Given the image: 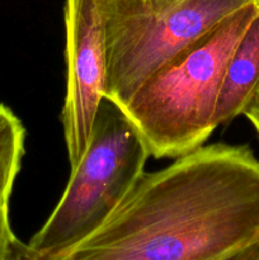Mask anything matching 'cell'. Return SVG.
Instances as JSON below:
<instances>
[{
  "instance_id": "obj_8",
  "label": "cell",
  "mask_w": 259,
  "mask_h": 260,
  "mask_svg": "<svg viewBox=\"0 0 259 260\" xmlns=\"http://www.w3.org/2000/svg\"><path fill=\"white\" fill-rule=\"evenodd\" d=\"M29 260L27 244L18 240L9 222V203L0 202V260Z\"/></svg>"
},
{
  "instance_id": "obj_6",
  "label": "cell",
  "mask_w": 259,
  "mask_h": 260,
  "mask_svg": "<svg viewBox=\"0 0 259 260\" xmlns=\"http://www.w3.org/2000/svg\"><path fill=\"white\" fill-rule=\"evenodd\" d=\"M259 84V12L241 36L226 66L215 112L217 127L243 113Z\"/></svg>"
},
{
  "instance_id": "obj_11",
  "label": "cell",
  "mask_w": 259,
  "mask_h": 260,
  "mask_svg": "<svg viewBox=\"0 0 259 260\" xmlns=\"http://www.w3.org/2000/svg\"><path fill=\"white\" fill-rule=\"evenodd\" d=\"M256 2H258V3H259V0H256Z\"/></svg>"
},
{
  "instance_id": "obj_4",
  "label": "cell",
  "mask_w": 259,
  "mask_h": 260,
  "mask_svg": "<svg viewBox=\"0 0 259 260\" xmlns=\"http://www.w3.org/2000/svg\"><path fill=\"white\" fill-rule=\"evenodd\" d=\"M104 96L123 107L144 81L239 8L255 0H102Z\"/></svg>"
},
{
  "instance_id": "obj_5",
  "label": "cell",
  "mask_w": 259,
  "mask_h": 260,
  "mask_svg": "<svg viewBox=\"0 0 259 260\" xmlns=\"http://www.w3.org/2000/svg\"><path fill=\"white\" fill-rule=\"evenodd\" d=\"M66 94L61 112L70 168L83 157L107 83L102 0H66Z\"/></svg>"
},
{
  "instance_id": "obj_2",
  "label": "cell",
  "mask_w": 259,
  "mask_h": 260,
  "mask_svg": "<svg viewBox=\"0 0 259 260\" xmlns=\"http://www.w3.org/2000/svg\"><path fill=\"white\" fill-rule=\"evenodd\" d=\"M259 12L251 2L185 46L121 107L154 157H178L217 128L215 112L226 66Z\"/></svg>"
},
{
  "instance_id": "obj_3",
  "label": "cell",
  "mask_w": 259,
  "mask_h": 260,
  "mask_svg": "<svg viewBox=\"0 0 259 260\" xmlns=\"http://www.w3.org/2000/svg\"><path fill=\"white\" fill-rule=\"evenodd\" d=\"M149 156L141 134L121 107L104 96L62 197L27 244L29 260H63L95 234L145 172Z\"/></svg>"
},
{
  "instance_id": "obj_7",
  "label": "cell",
  "mask_w": 259,
  "mask_h": 260,
  "mask_svg": "<svg viewBox=\"0 0 259 260\" xmlns=\"http://www.w3.org/2000/svg\"><path fill=\"white\" fill-rule=\"evenodd\" d=\"M25 129L20 119L0 103V202L9 203L24 156Z\"/></svg>"
},
{
  "instance_id": "obj_9",
  "label": "cell",
  "mask_w": 259,
  "mask_h": 260,
  "mask_svg": "<svg viewBox=\"0 0 259 260\" xmlns=\"http://www.w3.org/2000/svg\"><path fill=\"white\" fill-rule=\"evenodd\" d=\"M241 114L246 117V119L250 122L251 126L254 127V129H255L259 136V84L256 85L253 95L250 96Z\"/></svg>"
},
{
  "instance_id": "obj_1",
  "label": "cell",
  "mask_w": 259,
  "mask_h": 260,
  "mask_svg": "<svg viewBox=\"0 0 259 260\" xmlns=\"http://www.w3.org/2000/svg\"><path fill=\"white\" fill-rule=\"evenodd\" d=\"M259 244V159L198 146L144 172L107 222L63 260H239Z\"/></svg>"
},
{
  "instance_id": "obj_10",
  "label": "cell",
  "mask_w": 259,
  "mask_h": 260,
  "mask_svg": "<svg viewBox=\"0 0 259 260\" xmlns=\"http://www.w3.org/2000/svg\"><path fill=\"white\" fill-rule=\"evenodd\" d=\"M239 260H259V244L243 254Z\"/></svg>"
}]
</instances>
